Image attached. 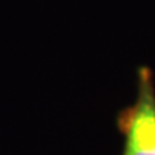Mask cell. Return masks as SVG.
<instances>
[{
    "instance_id": "cell-1",
    "label": "cell",
    "mask_w": 155,
    "mask_h": 155,
    "mask_svg": "<svg viewBox=\"0 0 155 155\" xmlns=\"http://www.w3.org/2000/svg\"><path fill=\"white\" fill-rule=\"evenodd\" d=\"M122 155H155V78L150 66L137 71V96L116 115Z\"/></svg>"
}]
</instances>
